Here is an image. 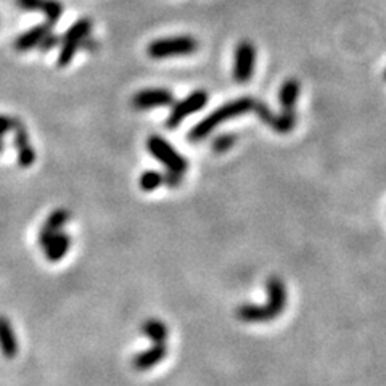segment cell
Instances as JSON below:
<instances>
[{"label":"cell","instance_id":"8fae6325","mask_svg":"<svg viewBox=\"0 0 386 386\" xmlns=\"http://www.w3.org/2000/svg\"><path fill=\"white\" fill-rule=\"evenodd\" d=\"M17 5L26 12H43L50 23L59 22L65 10L59 0H17Z\"/></svg>","mask_w":386,"mask_h":386},{"label":"cell","instance_id":"3957f363","mask_svg":"<svg viewBox=\"0 0 386 386\" xmlns=\"http://www.w3.org/2000/svg\"><path fill=\"white\" fill-rule=\"evenodd\" d=\"M198 40L192 36H172V38L156 39L147 47V54L153 60L189 56L198 50Z\"/></svg>","mask_w":386,"mask_h":386},{"label":"cell","instance_id":"603a6c76","mask_svg":"<svg viewBox=\"0 0 386 386\" xmlns=\"http://www.w3.org/2000/svg\"><path fill=\"white\" fill-rule=\"evenodd\" d=\"M97 47H98V44H97V40L95 39H92L91 38V36H88V38L84 40V43H82V45H81V49H86V50H91V52H95L97 50Z\"/></svg>","mask_w":386,"mask_h":386},{"label":"cell","instance_id":"e0dca14e","mask_svg":"<svg viewBox=\"0 0 386 386\" xmlns=\"http://www.w3.org/2000/svg\"><path fill=\"white\" fill-rule=\"evenodd\" d=\"M144 335L153 343H166L169 337V328L160 319H147L142 323Z\"/></svg>","mask_w":386,"mask_h":386},{"label":"cell","instance_id":"52a82bcc","mask_svg":"<svg viewBox=\"0 0 386 386\" xmlns=\"http://www.w3.org/2000/svg\"><path fill=\"white\" fill-rule=\"evenodd\" d=\"M256 63V49L249 40H242L233 54V79L238 84H247L252 79Z\"/></svg>","mask_w":386,"mask_h":386},{"label":"cell","instance_id":"277c9868","mask_svg":"<svg viewBox=\"0 0 386 386\" xmlns=\"http://www.w3.org/2000/svg\"><path fill=\"white\" fill-rule=\"evenodd\" d=\"M92 20L91 18H79L77 22L70 26V29L66 31L60 43V54H59V63L60 68H65L71 63V60L75 59L77 50L81 49V45L92 33Z\"/></svg>","mask_w":386,"mask_h":386},{"label":"cell","instance_id":"7c38bea8","mask_svg":"<svg viewBox=\"0 0 386 386\" xmlns=\"http://www.w3.org/2000/svg\"><path fill=\"white\" fill-rule=\"evenodd\" d=\"M13 132H15L13 144H15V148L18 151V164L22 166V168H29V166L36 161V151L29 142L28 129L24 128L23 123H20L18 126L15 128Z\"/></svg>","mask_w":386,"mask_h":386},{"label":"cell","instance_id":"30bf717a","mask_svg":"<svg viewBox=\"0 0 386 386\" xmlns=\"http://www.w3.org/2000/svg\"><path fill=\"white\" fill-rule=\"evenodd\" d=\"M70 219H71V213L65 210V208H59V210L50 213L49 217L45 219L44 226L40 227L39 231V237H38L39 247L44 248L52 237L61 232V229L70 222Z\"/></svg>","mask_w":386,"mask_h":386},{"label":"cell","instance_id":"8992f818","mask_svg":"<svg viewBox=\"0 0 386 386\" xmlns=\"http://www.w3.org/2000/svg\"><path fill=\"white\" fill-rule=\"evenodd\" d=\"M208 100H210L208 92L203 91V88H198V91L192 92L190 95H187L184 100L172 103V109L168 119H166V126H168V129L179 128L180 123H184L187 116L205 108Z\"/></svg>","mask_w":386,"mask_h":386},{"label":"cell","instance_id":"ffe728a7","mask_svg":"<svg viewBox=\"0 0 386 386\" xmlns=\"http://www.w3.org/2000/svg\"><path fill=\"white\" fill-rule=\"evenodd\" d=\"M236 140H237V137L233 134L217 135V137L213 140V144H211L213 151H216V153H224V151L231 150L233 145H236Z\"/></svg>","mask_w":386,"mask_h":386},{"label":"cell","instance_id":"5b68a950","mask_svg":"<svg viewBox=\"0 0 386 386\" xmlns=\"http://www.w3.org/2000/svg\"><path fill=\"white\" fill-rule=\"evenodd\" d=\"M147 150L155 160H158L168 169V172L184 176L187 168H189V163H187L184 156L172 147L169 142H166L161 135H150L147 140Z\"/></svg>","mask_w":386,"mask_h":386},{"label":"cell","instance_id":"cb8c5ba5","mask_svg":"<svg viewBox=\"0 0 386 386\" xmlns=\"http://www.w3.org/2000/svg\"><path fill=\"white\" fill-rule=\"evenodd\" d=\"M3 148H5V145H3V142H2V139H0V153H2Z\"/></svg>","mask_w":386,"mask_h":386},{"label":"cell","instance_id":"d6986e66","mask_svg":"<svg viewBox=\"0 0 386 386\" xmlns=\"http://www.w3.org/2000/svg\"><path fill=\"white\" fill-rule=\"evenodd\" d=\"M139 185L144 192H153L160 189L161 185H164V174H161L158 171H147L140 176Z\"/></svg>","mask_w":386,"mask_h":386},{"label":"cell","instance_id":"7a4b0ae2","mask_svg":"<svg viewBox=\"0 0 386 386\" xmlns=\"http://www.w3.org/2000/svg\"><path fill=\"white\" fill-rule=\"evenodd\" d=\"M254 103H256V100L252 97H240V98H236V100L224 103L222 107H219L211 114H208L205 119H201V121L190 130L189 140L193 144L201 142L203 139H206L208 135L213 132V130L217 129L226 121H229V119L237 118L243 113L253 111Z\"/></svg>","mask_w":386,"mask_h":386},{"label":"cell","instance_id":"5bb4252c","mask_svg":"<svg viewBox=\"0 0 386 386\" xmlns=\"http://www.w3.org/2000/svg\"><path fill=\"white\" fill-rule=\"evenodd\" d=\"M18 340L12 323L5 316H0V351L7 359H13L18 354Z\"/></svg>","mask_w":386,"mask_h":386},{"label":"cell","instance_id":"ac0fdd59","mask_svg":"<svg viewBox=\"0 0 386 386\" xmlns=\"http://www.w3.org/2000/svg\"><path fill=\"white\" fill-rule=\"evenodd\" d=\"M296 123H298V118H296L295 111H281L280 114H274L269 128H272L279 134H288L293 130Z\"/></svg>","mask_w":386,"mask_h":386},{"label":"cell","instance_id":"ba28073f","mask_svg":"<svg viewBox=\"0 0 386 386\" xmlns=\"http://www.w3.org/2000/svg\"><path fill=\"white\" fill-rule=\"evenodd\" d=\"M174 103V93L169 88L156 87V88H144L132 97V107L139 111H147L153 108L171 107Z\"/></svg>","mask_w":386,"mask_h":386},{"label":"cell","instance_id":"9a60e30c","mask_svg":"<svg viewBox=\"0 0 386 386\" xmlns=\"http://www.w3.org/2000/svg\"><path fill=\"white\" fill-rule=\"evenodd\" d=\"M71 247V237L66 232H59L56 236L49 240V243L44 247V253L47 261L50 263H59L63 259L65 254L70 252Z\"/></svg>","mask_w":386,"mask_h":386},{"label":"cell","instance_id":"d4e9b609","mask_svg":"<svg viewBox=\"0 0 386 386\" xmlns=\"http://www.w3.org/2000/svg\"><path fill=\"white\" fill-rule=\"evenodd\" d=\"M383 77H385V81H386V70H385V72H383Z\"/></svg>","mask_w":386,"mask_h":386},{"label":"cell","instance_id":"7402d4cb","mask_svg":"<svg viewBox=\"0 0 386 386\" xmlns=\"http://www.w3.org/2000/svg\"><path fill=\"white\" fill-rule=\"evenodd\" d=\"M61 43L60 36L54 34V31H52L50 34H47L45 38L43 39V43L38 45V49L43 52V54H47V52H50L52 49H55V47H59Z\"/></svg>","mask_w":386,"mask_h":386},{"label":"cell","instance_id":"9c48e42d","mask_svg":"<svg viewBox=\"0 0 386 386\" xmlns=\"http://www.w3.org/2000/svg\"><path fill=\"white\" fill-rule=\"evenodd\" d=\"M55 23L47 22L40 23L38 26H34V28H31L26 31V33L20 34L17 39H15L13 43V49L20 52V54H23V52H29L31 49H38V45L43 43V39L45 38L47 34H50L52 31H54Z\"/></svg>","mask_w":386,"mask_h":386},{"label":"cell","instance_id":"4fadbf2b","mask_svg":"<svg viewBox=\"0 0 386 386\" xmlns=\"http://www.w3.org/2000/svg\"><path fill=\"white\" fill-rule=\"evenodd\" d=\"M168 354V348H166V343H153V346L147 351L139 353L137 356L132 359V365L135 370L139 372H145L155 365H158Z\"/></svg>","mask_w":386,"mask_h":386},{"label":"cell","instance_id":"2e32d148","mask_svg":"<svg viewBox=\"0 0 386 386\" xmlns=\"http://www.w3.org/2000/svg\"><path fill=\"white\" fill-rule=\"evenodd\" d=\"M300 92H301V84L298 79H295V77H290V79H286L284 84L280 86L279 102H280L281 111H295V107L300 98Z\"/></svg>","mask_w":386,"mask_h":386},{"label":"cell","instance_id":"6da1fadb","mask_svg":"<svg viewBox=\"0 0 386 386\" xmlns=\"http://www.w3.org/2000/svg\"><path fill=\"white\" fill-rule=\"evenodd\" d=\"M268 301L264 304H242L237 307L236 316L245 323H264L274 321L284 312L286 306L285 281L277 275H272L265 281Z\"/></svg>","mask_w":386,"mask_h":386},{"label":"cell","instance_id":"44dd1931","mask_svg":"<svg viewBox=\"0 0 386 386\" xmlns=\"http://www.w3.org/2000/svg\"><path fill=\"white\" fill-rule=\"evenodd\" d=\"M22 123L18 118L8 116V114H0V139L3 137L5 134H8L10 130H15V128Z\"/></svg>","mask_w":386,"mask_h":386}]
</instances>
